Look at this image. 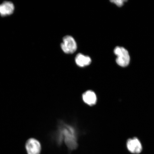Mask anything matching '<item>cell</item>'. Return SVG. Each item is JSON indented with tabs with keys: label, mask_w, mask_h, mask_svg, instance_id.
I'll list each match as a JSON object with an SVG mask.
<instances>
[{
	"label": "cell",
	"mask_w": 154,
	"mask_h": 154,
	"mask_svg": "<svg viewBox=\"0 0 154 154\" xmlns=\"http://www.w3.org/2000/svg\"><path fill=\"white\" fill-rule=\"evenodd\" d=\"M126 145L128 151L132 154H140L143 151V146L141 142L136 137L127 140Z\"/></svg>",
	"instance_id": "277c9868"
},
{
	"label": "cell",
	"mask_w": 154,
	"mask_h": 154,
	"mask_svg": "<svg viewBox=\"0 0 154 154\" xmlns=\"http://www.w3.org/2000/svg\"><path fill=\"white\" fill-rule=\"evenodd\" d=\"M28 154H40L42 147L41 144L35 138H31L27 140L25 145Z\"/></svg>",
	"instance_id": "5b68a950"
},
{
	"label": "cell",
	"mask_w": 154,
	"mask_h": 154,
	"mask_svg": "<svg viewBox=\"0 0 154 154\" xmlns=\"http://www.w3.org/2000/svg\"><path fill=\"white\" fill-rule=\"evenodd\" d=\"M75 60L77 65L81 67L88 66L91 62V59L90 57L80 53L76 55Z\"/></svg>",
	"instance_id": "ba28073f"
},
{
	"label": "cell",
	"mask_w": 154,
	"mask_h": 154,
	"mask_svg": "<svg viewBox=\"0 0 154 154\" xmlns=\"http://www.w3.org/2000/svg\"><path fill=\"white\" fill-rule=\"evenodd\" d=\"M82 99L85 103L89 106L95 105L97 102V96L93 91H88L83 94Z\"/></svg>",
	"instance_id": "52a82bcc"
},
{
	"label": "cell",
	"mask_w": 154,
	"mask_h": 154,
	"mask_svg": "<svg viewBox=\"0 0 154 154\" xmlns=\"http://www.w3.org/2000/svg\"><path fill=\"white\" fill-rule=\"evenodd\" d=\"M64 140L69 149L74 150L78 146L77 138L75 131L72 127L66 125H61L59 128V141Z\"/></svg>",
	"instance_id": "6da1fadb"
},
{
	"label": "cell",
	"mask_w": 154,
	"mask_h": 154,
	"mask_svg": "<svg viewBox=\"0 0 154 154\" xmlns=\"http://www.w3.org/2000/svg\"><path fill=\"white\" fill-rule=\"evenodd\" d=\"M61 49L66 54H73L76 51L77 45L74 38L67 35L63 38V43L61 44Z\"/></svg>",
	"instance_id": "3957f363"
},
{
	"label": "cell",
	"mask_w": 154,
	"mask_h": 154,
	"mask_svg": "<svg viewBox=\"0 0 154 154\" xmlns=\"http://www.w3.org/2000/svg\"><path fill=\"white\" fill-rule=\"evenodd\" d=\"M114 53L117 56L116 62L121 67L128 66L130 62V57L127 50L123 47H117L115 48Z\"/></svg>",
	"instance_id": "7a4b0ae2"
},
{
	"label": "cell",
	"mask_w": 154,
	"mask_h": 154,
	"mask_svg": "<svg viewBox=\"0 0 154 154\" xmlns=\"http://www.w3.org/2000/svg\"><path fill=\"white\" fill-rule=\"evenodd\" d=\"M14 10V5L11 2L5 1L0 5V14L2 17L12 14Z\"/></svg>",
	"instance_id": "8992f818"
},
{
	"label": "cell",
	"mask_w": 154,
	"mask_h": 154,
	"mask_svg": "<svg viewBox=\"0 0 154 154\" xmlns=\"http://www.w3.org/2000/svg\"><path fill=\"white\" fill-rule=\"evenodd\" d=\"M112 3H115L117 6L121 7L124 5V2H126L127 1H124V0H113L110 1Z\"/></svg>",
	"instance_id": "9c48e42d"
}]
</instances>
